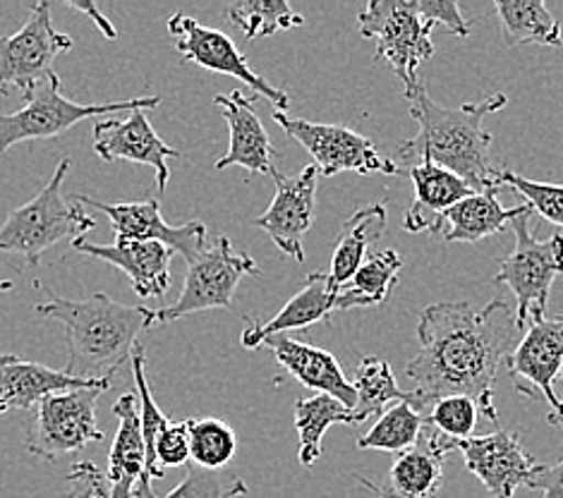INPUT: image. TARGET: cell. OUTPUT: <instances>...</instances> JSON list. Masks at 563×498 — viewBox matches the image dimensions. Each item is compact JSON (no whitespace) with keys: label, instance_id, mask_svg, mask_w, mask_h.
<instances>
[{"label":"cell","instance_id":"1","mask_svg":"<svg viewBox=\"0 0 563 498\" xmlns=\"http://www.w3.org/2000/svg\"><path fill=\"white\" fill-rule=\"evenodd\" d=\"M516 312L504 300L485 307L437 302L420 312V350L406 365L412 406L427 414L437 400L465 396L489 422H499L494 406L496 379L520 341Z\"/></svg>","mask_w":563,"mask_h":498},{"label":"cell","instance_id":"2","mask_svg":"<svg viewBox=\"0 0 563 498\" xmlns=\"http://www.w3.org/2000/svg\"><path fill=\"white\" fill-rule=\"evenodd\" d=\"M410 101V115L418 120L420 132L398 154L418 164H434L459 175L475 192L499 190V170H494L489 150L494 137L482 130V120L501 111L508 103L506 93H492L477 103H465L459 109H444L429 97L420 82L406 93Z\"/></svg>","mask_w":563,"mask_h":498},{"label":"cell","instance_id":"3","mask_svg":"<svg viewBox=\"0 0 563 498\" xmlns=\"http://www.w3.org/2000/svg\"><path fill=\"white\" fill-rule=\"evenodd\" d=\"M48 302L36 305V314L58 321L68 343V365L65 374L77 379L101 381L113 379V374L130 359L140 333L154 327L152 307H130L97 292L87 300H65L34 280Z\"/></svg>","mask_w":563,"mask_h":498},{"label":"cell","instance_id":"4","mask_svg":"<svg viewBox=\"0 0 563 498\" xmlns=\"http://www.w3.org/2000/svg\"><path fill=\"white\" fill-rule=\"evenodd\" d=\"M70 170V158H63L53 178L34 199L10 211L0 223V254H18L36 266L42 254L63 240L85 237L97 221L79 207V201L63 197V180Z\"/></svg>","mask_w":563,"mask_h":498},{"label":"cell","instance_id":"5","mask_svg":"<svg viewBox=\"0 0 563 498\" xmlns=\"http://www.w3.org/2000/svg\"><path fill=\"white\" fill-rule=\"evenodd\" d=\"M532 209L518 207L511 219L516 233V247L506 259L499 262L494 283L516 295V321L526 331L532 319H542L547 312L549 292L556 276L563 274V235L556 233L547 240H538L530 231Z\"/></svg>","mask_w":563,"mask_h":498},{"label":"cell","instance_id":"6","mask_svg":"<svg viewBox=\"0 0 563 498\" xmlns=\"http://www.w3.org/2000/svg\"><path fill=\"white\" fill-rule=\"evenodd\" d=\"M357 30L377 44L374 56L400 77L406 93L420 85V65L434 56V24L420 15L415 0H369Z\"/></svg>","mask_w":563,"mask_h":498},{"label":"cell","instance_id":"7","mask_svg":"<svg viewBox=\"0 0 563 498\" xmlns=\"http://www.w3.org/2000/svg\"><path fill=\"white\" fill-rule=\"evenodd\" d=\"M24 109L10 115H0V154H5L12 146L22 142L53 140L65 134L73 125L82 120L111 113H130V111H152L161 103V97H140L103 106H85L75 103L65 97L60 89V77L53 73L44 85H38L30 99H24Z\"/></svg>","mask_w":563,"mask_h":498},{"label":"cell","instance_id":"8","mask_svg":"<svg viewBox=\"0 0 563 498\" xmlns=\"http://www.w3.org/2000/svg\"><path fill=\"white\" fill-rule=\"evenodd\" d=\"M245 276H262L257 262L250 254L235 252L233 242L225 235L217 237L211 247L187 264L180 298L168 307L154 309V327L209 309H233L235 288Z\"/></svg>","mask_w":563,"mask_h":498},{"label":"cell","instance_id":"9","mask_svg":"<svg viewBox=\"0 0 563 498\" xmlns=\"http://www.w3.org/2000/svg\"><path fill=\"white\" fill-rule=\"evenodd\" d=\"M109 388L111 381H103L46 396L38 402V414L26 436V451L51 463L60 455L87 449L89 443L103 441V432L97 427V402Z\"/></svg>","mask_w":563,"mask_h":498},{"label":"cell","instance_id":"10","mask_svg":"<svg viewBox=\"0 0 563 498\" xmlns=\"http://www.w3.org/2000/svg\"><path fill=\"white\" fill-rule=\"evenodd\" d=\"M73 48V38L60 34L51 20V5L36 3L20 32L0 36V97L20 91L30 99L53 75V63Z\"/></svg>","mask_w":563,"mask_h":498},{"label":"cell","instance_id":"11","mask_svg":"<svg viewBox=\"0 0 563 498\" xmlns=\"http://www.w3.org/2000/svg\"><path fill=\"white\" fill-rule=\"evenodd\" d=\"M272 118L284 128L290 140L302 144L312 154L319 175H327V178H333L339 173L404 175L391 158L382 156L377 146L355 130L327 123H310V120L292 118L278 111H274Z\"/></svg>","mask_w":563,"mask_h":498},{"label":"cell","instance_id":"12","mask_svg":"<svg viewBox=\"0 0 563 498\" xmlns=\"http://www.w3.org/2000/svg\"><path fill=\"white\" fill-rule=\"evenodd\" d=\"M168 32L183 63H195L199 67H205V70L235 77L254 91V97L269 101L274 106V111H288V93L284 89H276L274 85L266 82L262 75L254 73L247 65V58L240 53V48L228 34L199 24L195 18L185 15V12H176V15L168 20Z\"/></svg>","mask_w":563,"mask_h":498},{"label":"cell","instance_id":"13","mask_svg":"<svg viewBox=\"0 0 563 498\" xmlns=\"http://www.w3.org/2000/svg\"><path fill=\"white\" fill-rule=\"evenodd\" d=\"M439 436V434H437ZM446 453L459 451L467 473H473L494 498H516L520 487H528L542 463L532 457L516 432H492L463 441L441 439Z\"/></svg>","mask_w":563,"mask_h":498},{"label":"cell","instance_id":"14","mask_svg":"<svg viewBox=\"0 0 563 498\" xmlns=\"http://www.w3.org/2000/svg\"><path fill=\"white\" fill-rule=\"evenodd\" d=\"M563 367V314L532 319L522 331L520 341L508 357V374L514 386L528 398H544L549 402V424L561 417V406L554 396V381Z\"/></svg>","mask_w":563,"mask_h":498},{"label":"cell","instance_id":"15","mask_svg":"<svg viewBox=\"0 0 563 498\" xmlns=\"http://www.w3.org/2000/svg\"><path fill=\"white\" fill-rule=\"evenodd\" d=\"M73 199L103 211L111 219L115 242H161L168 250L178 252L187 264H192L209 247L207 225L202 221L173 228L161 217V204L154 197L130 201V204H106V201L87 195H73Z\"/></svg>","mask_w":563,"mask_h":498},{"label":"cell","instance_id":"16","mask_svg":"<svg viewBox=\"0 0 563 498\" xmlns=\"http://www.w3.org/2000/svg\"><path fill=\"white\" fill-rule=\"evenodd\" d=\"M276 195L262 217L252 223L274 240V245L292 257L295 262H305V235L314 223V207H317V166H305L298 175L274 173Z\"/></svg>","mask_w":563,"mask_h":498},{"label":"cell","instance_id":"17","mask_svg":"<svg viewBox=\"0 0 563 498\" xmlns=\"http://www.w3.org/2000/svg\"><path fill=\"white\" fill-rule=\"evenodd\" d=\"M125 115L93 123V152L103 161H130L154 168L158 192H166L170 180L168 161L178 158L180 152L158 137L150 123V111L137 109Z\"/></svg>","mask_w":563,"mask_h":498},{"label":"cell","instance_id":"18","mask_svg":"<svg viewBox=\"0 0 563 498\" xmlns=\"http://www.w3.org/2000/svg\"><path fill=\"white\" fill-rule=\"evenodd\" d=\"M73 250L87 257L101 259L123 272L140 298L161 300L170 286V262L173 250L161 242H113V245H97L87 237L73 242Z\"/></svg>","mask_w":563,"mask_h":498},{"label":"cell","instance_id":"19","mask_svg":"<svg viewBox=\"0 0 563 498\" xmlns=\"http://www.w3.org/2000/svg\"><path fill=\"white\" fill-rule=\"evenodd\" d=\"M254 99L257 97H245V93L238 89L213 97V103L219 106L228 123V130H231V146H228L223 158H219L217 166H213L217 170L240 166L250 173H276V152L257 111H254Z\"/></svg>","mask_w":563,"mask_h":498},{"label":"cell","instance_id":"20","mask_svg":"<svg viewBox=\"0 0 563 498\" xmlns=\"http://www.w3.org/2000/svg\"><path fill=\"white\" fill-rule=\"evenodd\" d=\"M118 432L109 453V479L113 498H132L135 491H152V477L146 473V443L142 436L140 398L123 394L113 406Z\"/></svg>","mask_w":563,"mask_h":498},{"label":"cell","instance_id":"21","mask_svg":"<svg viewBox=\"0 0 563 498\" xmlns=\"http://www.w3.org/2000/svg\"><path fill=\"white\" fill-rule=\"evenodd\" d=\"M264 345L269 347V353L276 357L278 365L284 367L292 379H298L305 388L336 398L347 410H355V388L351 379L343 374L339 359L333 357L329 350L302 341H292L288 335H274V339L264 341Z\"/></svg>","mask_w":563,"mask_h":498},{"label":"cell","instance_id":"22","mask_svg":"<svg viewBox=\"0 0 563 498\" xmlns=\"http://www.w3.org/2000/svg\"><path fill=\"white\" fill-rule=\"evenodd\" d=\"M339 292L341 288L331 280L329 274H310L305 278L300 290L292 295L274 319L266 321V324L247 321V329L240 335V343L247 350H257L264 345V341L274 339V335H286L288 331L307 329L319 324V321H327L336 312Z\"/></svg>","mask_w":563,"mask_h":498},{"label":"cell","instance_id":"23","mask_svg":"<svg viewBox=\"0 0 563 498\" xmlns=\"http://www.w3.org/2000/svg\"><path fill=\"white\" fill-rule=\"evenodd\" d=\"M444 457L446 451L432 432L418 446L396 457L382 487L357 479L379 498H437L444 484Z\"/></svg>","mask_w":563,"mask_h":498},{"label":"cell","instance_id":"24","mask_svg":"<svg viewBox=\"0 0 563 498\" xmlns=\"http://www.w3.org/2000/svg\"><path fill=\"white\" fill-rule=\"evenodd\" d=\"M103 381L77 379L58 369H51L38 362H26L18 355H0V414L10 410H30L51 394L73 388H89Z\"/></svg>","mask_w":563,"mask_h":498},{"label":"cell","instance_id":"25","mask_svg":"<svg viewBox=\"0 0 563 498\" xmlns=\"http://www.w3.org/2000/svg\"><path fill=\"white\" fill-rule=\"evenodd\" d=\"M415 185V199L406 211L404 228L408 233H439L441 213L459 204L475 190L459 175L434 164H418L408 170Z\"/></svg>","mask_w":563,"mask_h":498},{"label":"cell","instance_id":"26","mask_svg":"<svg viewBox=\"0 0 563 498\" xmlns=\"http://www.w3.org/2000/svg\"><path fill=\"white\" fill-rule=\"evenodd\" d=\"M516 213L518 207H501L499 190L475 192L441 213V233H444L446 242H479L499 235Z\"/></svg>","mask_w":563,"mask_h":498},{"label":"cell","instance_id":"27","mask_svg":"<svg viewBox=\"0 0 563 498\" xmlns=\"http://www.w3.org/2000/svg\"><path fill=\"white\" fill-rule=\"evenodd\" d=\"M386 228V207L367 204L360 207L341 228L331 254V280L339 288L347 286L362 262L367 259V250L377 242Z\"/></svg>","mask_w":563,"mask_h":498},{"label":"cell","instance_id":"28","mask_svg":"<svg viewBox=\"0 0 563 498\" xmlns=\"http://www.w3.org/2000/svg\"><path fill=\"white\" fill-rule=\"evenodd\" d=\"M295 432L300 436V463L305 467L317 465L324 453V434L333 424H357L353 410H347L341 400L314 394L312 398L295 400Z\"/></svg>","mask_w":563,"mask_h":498},{"label":"cell","instance_id":"29","mask_svg":"<svg viewBox=\"0 0 563 498\" xmlns=\"http://www.w3.org/2000/svg\"><path fill=\"white\" fill-rule=\"evenodd\" d=\"M506 46H561V26L542 0H496Z\"/></svg>","mask_w":563,"mask_h":498},{"label":"cell","instance_id":"30","mask_svg":"<svg viewBox=\"0 0 563 498\" xmlns=\"http://www.w3.org/2000/svg\"><path fill=\"white\" fill-rule=\"evenodd\" d=\"M353 388L357 396V406L353 410L357 424L377 420L379 414H384L388 408L396 406V402H404V400L412 402L408 390H400L391 365L374 355H365L357 362Z\"/></svg>","mask_w":563,"mask_h":498},{"label":"cell","instance_id":"31","mask_svg":"<svg viewBox=\"0 0 563 498\" xmlns=\"http://www.w3.org/2000/svg\"><path fill=\"white\" fill-rule=\"evenodd\" d=\"M400 268H404V259L398 257L396 250H382L369 254L351 278V283H347V288H341L336 309L384 305L398 283Z\"/></svg>","mask_w":563,"mask_h":498},{"label":"cell","instance_id":"32","mask_svg":"<svg viewBox=\"0 0 563 498\" xmlns=\"http://www.w3.org/2000/svg\"><path fill=\"white\" fill-rule=\"evenodd\" d=\"M427 427V414L412 406L410 400L396 402L384 414H379L367 434L357 439L360 451H386L406 453L422 441Z\"/></svg>","mask_w":563,"mask_h":498},{"label":"cell","instance_id":"33","mask_svg":"<svg viewBox=\"0 0 563 498\" xmlns=\"http://www.w3.org/2000/svg\"><path fill=\"white\" fill-rule=\"evenodd\" d=\"M190 432V463L205 469H223L238 453L233 427L219 417H192L187 420Z\"/></svg>","mask_w":563,"mask_h":498},{"label":"cell","instance_id":"34","mask_svg":"<svg viewBox=\"0 0 563 498\" xmlns=\"http://www.w3.org/2000/svg\"><path fill=\"white\" fill-rule=\"evenodd\" d=\"M228 20H231L250 42L302 24V15L292 12L286 0H240V3L228 8Z\"/></svg>","mask_w":563,"mask_h":498},{"label":"cell","instance_id":"35","mask_svg":"<svg viewBox=\"0 0 563 498\" xmlns=\"http://www.w3.org/2000/svg\"><path fill=\"white\" fill-rule=\"evenodd\" d=\"M250 489L247 484L225 469H205L187 465L185 479L164 498H240Z\"/></svg>","mask_w":563,"mask_h":498},{"label":"cell","instance_id":"36","mask_svg":"<svg viewBox=\"0 0 563 498\" xmlns=\"http://www.w3.org/2000/svg\"><path fill=\"white\" fill-rule=\"evenodd\" d=\"M477 402L465 396H449L437 400L427 412V424L434 427V434L446 441L471 439L479 420Z\"/></svg>","mask_w":563,"mask_h":498},{"label":"cell","instance_id":"37","mask_svg":"<svg viewBox=\"0 0 563 498\" xmlns=\"http://www.w3.org/2000/svg\"><path fill=\"white\" fill-rule=\"evenodd\" d=\"M499 185H508L528 201V207L549 223L563 228V185L528 180L514 170H499Z\"/></svg>","mask_w":563,"mask_h":498},{"label":"cell","instance_id":"38","mask_svg":"<svg viewBox=\"0 0 563 498\" xmlns=\"http://www.w3.org/2000/svg\"><path fill=\"white\" fill-rule=\"evenodd\" d=\"M190 465V432L185 422H168L164 432L158 434L146 473L152 479H161L168 467H185Z\"/></svg>","mask_w":563,"mask_h":498},{"label":"cell","instance_id":"39","mask_svg":"<svg viewBox=\"0 0 563 498\" xmlns=\"http://www.w3.org/2000/svg\"><path fill=\"white\" fill-rule=\"evenodd\" d=\"M63 498H113L111 484L101 469L89 463H75L68 475V491Z\"/></svg>","mask_w":563,"mask_h":498},{"label":"cell","instance_id":"40","mask_svg":"<svg viewBox=\"0 0 563 498\" xmlns=\"http://www.w3.org/2000/svg\"><path fill=\"white\" fill-rule=\"evenodd\" d=\"M415 3H418L420 15L427 22L444 24L451 34L461 38L471 36V24L465 22L461 5L455 0H415Z\"/></svg>","mask_w":563,"mask_h":498},{"label":"cell","instance_id":"41","mask_svg":"<svg viewBox=\"0 0 563 498\" xmlns=\"http://www.w3.org/2000/svg\"><path fill=\"white\" fill-rule=\"evenodd\" d=\"M530 489H538L542 498H563V461L554 465H544L534 475Z\"/></svg>","mask_w":563,"mask_h":498},{"label":"cell","instance_id":"42","mask_svg":"<svg viewBox=\"0 0 563 498\" xmlns=\"http://www.w3.org/2000/svg\"><path fill=\"white\" fill-rule=\"evenodd\" d=\"M68 8H73V10H77V12H85V15H89L91 22L99 26L101 34H103L106 38H115V36H118V30L109 22V18H106L103 12L97 8V3H85V0H79V3H68Z\"/></svg>","mask_w":563,"mask_h":498},{"label":"cell","instance_id":"43","mask_svg":"<svg viewBox=\"0 0 563 498\" xmlns=\"http://www.w3.org/2000/svg\"><path fill=\"white\" fill-rule=\"evenodd\" d=\"M554 396H556L559 406H561V417L554 422V427L563 429V367H561V374L556 376V381H554Z\"/></svg>","mask_w":563,"mask_h":498},{"label":"cell","instance_id":"44","mask_svg":"<svg viewBox=\"0 0 563 498\" xmlns=\"http://www.w3.org/2000/svg\"><path fill=\"white\" fill-rule=\"evenodd\" d=\"M12 290V283L10 280H0V292H8Z\"/></svg>","mask_w":563,"mask_h":498}]
</instances>
